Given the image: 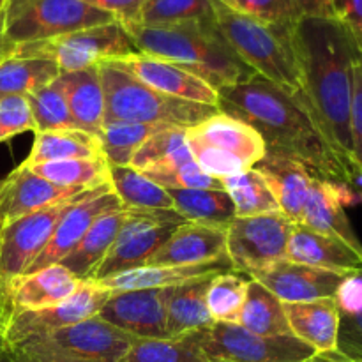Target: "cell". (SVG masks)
Returning <instances> with one entry per match:
<instances>
[{"mask_svg":"<svg viewBox=\"0 0 362 362\" xmlns=\"http://www.w3.org/2000/svg\"><path fill=\"white\" fill-rule=\"evenodd\" d=\"M218 110L250 124L269 152L300 163L313 177L349 187L356 170L332 147L304 92H288L262 76L218 90Z\"/></svg>","mask_w":362,"mask_h":362,"instance_id":"1","label":"cell"},{"mask_svg":"<svg viewBox=\"0 0 362 362\" xmlns=\"http://www.w3.org/2000/svg\"><path fill=\"white\" fill-rule=\"evenodd\" d=\"M303 92L332 147L346 163L352 158L350 106L354 69L362 52L332 16H300L293 27Z\"/></svg>","mask_w":362,"mask_h":362,"instance_id":"2","label":"cell"},{"mask_svg":"<svg viewBox=\"0 0 362 362\" xmlns=\"http://www.w3.org/2000/svg\"><path fill=\"white\" fill-rule=\"evenodd\" d=\"M122 27L133 39L138 52L177 64L216 90L246 83L258 76L230 48L216 20L163 27L122 23Z\"/></svg>","mask_w":362,"mask_h":362,"instance_id":"3","label":"cell"},{"mask_svg":"<svg viewBox=\"0 0 362 362\" xmlns=\"http://www.w3.org/2000/svg\"><path fill=\"white\" fill-rule=\"evenodd\" d=\"M98 71L105 92V124L134 122L189 129L219 112L218 106L161 94L115 60L98 64Z\"/></svg>","mask_w":362,"mask_h":362,"instance_id":"4","label":"cell"},{"mask_svg":"<svg viewBox=\"0 0 362 362\" xmlns=\"http://www.w3.org/2000/svg\"><path fill=\"white\" fill-rule=\"evenodd\" d=\"M214 2L216 25L230 48L258 76L288 92H303L299 62L293 45V27L272 25L244 16Z\"/></svg>","mask_w":362,"mask_h":362,"instance_id":"5","label":"cell"},{"mask_svg":"<svg viewBox=\"0 0 362 362\" xmlns=\"http://www.w3.org/2000/svg\"><path fill=\"white\" fill-rule=\"evenodd\" d=\"M186 144L194 163L216 179L255 168L267 152L257 129L223 112L186 129Z\"/></svg>","mask_w":362,"mask_h":362,"instance_id":"6","label":"cell"},{"mask_svg":"<svg viewBox=\"0 0 362 362\" xmlns=\"http://www.w3.org/2000/svg\"><path fill=\"white\" fill-rule=\"evenodd\" d=\"M110 21L117 20L81 0H7L4 9V28L14 45L48 41Z\"/></svg>","mask_w":362,"mask_h":362,"instance_id":"7","label":"cell"},{"mask_svg":"<svg viewBox=\"0 0 362 362\" xmlns=\"http://www.w3.org/2000/svg\"><path fill=\"white\" fill-rule=\"evenodd\" d=\"M138 48L120 21L81 28L48 41L18 45L14 55L41 57L59 66L60 73L87 69L106 60H120L136 55Z\"/></svg>","mask_w":362,"mask_h":362,"instance_id":"8","label":"cell"},{"mask_svg":"<svg viewBox=\"0 0 362 362\" xmlns=\"http://www.w3.org/2000/svg\"><path fill=\"white\" fill-rule=\"evenodd\" d=\"M200 345L209 361L225 362H304L317 354L293 334L260 336L223 322L202 329Z\"/></svg>","mask_w":362,"mask_h":362,"instance_id":"9","label":"cell"},{"mask_svg":"<svg viewBox=\"0 0 362 362\" xmlns=\"http://www.w3.org/2000/svg\"><path fill=\"white\" fill-rule=\"evenodd\" d=\"M186 219L175 211H136L131 209L119 235L105 260L92 274V281L140 269L168 240L173 230Z\"/></svg>","mask_w":362,"mask_h":362,"instance_id":"10","label":"cell"},{"mask_svg":"<svg viewBox=\"0 0 362 362\" xmlns=\"http://www.w3.org/2000/svg\"><path fill=\"white\" fill-rule=\"evenodd\" d=\"M110 296L112 292L87 279L81 281L76 292L62 303L35 311H11L4 320V346L9 349L20 343L45 338L53 331L95 317Z\"/></svg>","mask_w":362,"mask_h":362,"instance_id":"11","label":"cell"},{"mask_svg":"<svg viewBox=\"0 0 362 362\" xmlns=\"http://www.w3.org/2000/svg\"><path fill=\"white\" fill-rule=\"evenodd\" d=\"M87 191L60 204L30 212L0 228V296L4 297L7 286L27 272L32 262L52 239L57 223L60 221L66 209Z\"/></svg>","mask_w":362,"mask_h":362,"instance_id":"12","label":"cell"},{"mask_svg":"<svg viewBox=\"0 0 362 362\" xmlns=\"http://www.w3.org/2000/svg\"><path fill=\"white\" fill-rule=\"evenodd\" d=\"M293 226L283 212L233 218L226 225V257L232 267L251 272L286 258Z\"/></svg>","mask_w":362,"mask_h":362,"instance_id":"13","label":"cell"},{"mask_svg":"<svg viewBox=\"0 0 362 362\" xmlns=\"http://www.w3.org/2000/svg\"><path fill=\"white\" fill-rule=\"evenodd\" d=\"M120 207H124V205L113 193L112 184H105V186H98L87 191L83 197L78 198L66 209L60 221L57 223L52 239L48 240L45 250L39 253V257L32 262L25 274H32V272H37L41 269L49 267V265L59 264L66 255H69L76 247V244L83 239L88 228L101 216L117 211Z\"/></svg>","mask_w":362,"mask_h":362,"instance_id":"14","label":"cell"},{"mask_svg":"<svg viewBox=\"0 0 362 362\" xmlns=\"http://www.w3.org/2000/svg\"><path fill=\"white\" fill-rule=\"evenodd\" d=\"M134 336L95 317L53 331L45 338L32 339L49 349L87 362H119L134 343Z\"/></svg>","mask_w":362,"mask_h":362,"instance_id":"15","label":"cell"},{"mask_svg":"<svg viewBox=\"0 0 362 362\" xmlns=\"http://www.w3.org/2000/svg\"><path fill=\"white\" fill-rule=\"evenodd\" d=\"M247 274L274 293L281 303H310L334 297L343 279L349 276L346 272L296 264L286 258Z\"/></svg>","mask_w":362,"mask_h":362,"instance_id":"16","label":"cell"},{"mask_svg":"<svg viewBox=\"0 0 362 362\" xmlns=\"http://www.w3.org/2000/svg\"><path fill=\"white\" fill-rule=\"evenodd\" d=\"M98 317L134 338H168L165 288L112 292Z\"/></svg>","mask_w":362,"mask_h":362,"instance_id":"17","label":"cell"},{"mask_svg":"<svg viewBox=\"0 0 362 362\" xmlns=\"http://www.w3.org/2000/svg\"><path fill=\"white\" fill-rule=\"evenodd\" d=\"M226 226L184 221L173 230L165 244L152 255L144 267L163 265H202L225 260Z\"/></svg>","mask_w":362,"mask_h":362,"instance_id":"18","label":"cell"},{"mask_svg":"<svg viewBox=\"0 0 362 362\" xmlns=\"http://www.w3.org/2000/svg\"><path fill=\"white\" fill-rule=\"evenodd\" d=\"M115 62L161 94L184 101L200 103V105L218 106V90L177 64L145 53H136Z\"/></svg>","mask_w":362,"mask_h":362,"instance_id":"19","label":"cell"},{"mask_svg":"<svg viewBox=\"0 0 362 362\" xmlns=\"http://www.w3.org/2000/svg\"><path fill=\"white\" fill-rule=\"evenodd\" d=\"M83 191L87 189L57 186L35 175L25 165L18 166L6 180L0 182V225L4 226L39 209L69 200Z\"/></svg>","mask_w":362,"mask_h":362,"instance_id":"20","label":"cell"},{"mask_svg":"<svg viewBox=\"0 0 362 362\" xmlns=\"http://www.w3.org/2000/svg\"><path fill=\"white\" fill-rule=\"evenodd\" d=\"M346 205H356L352 191L343 184L313 179L300 225L317 233L336 237L362 253V244L346 216Z\"/></svg>","mask_w":362,"mask_h":362,"instance_id":"21","label":"cell"},{"mask_svg":"<svg viewBox=\"0 0 362 362\" xmlns=\"http://www.w3.org/2000/svg\"><path fill=\"white\" fill-rule=\"evenodd\" d=\"M80 279L55 264L14 279L4 292L6 315L11 311H35L53 306L73 296Z\"/></svg>","mask_w":362,"mask_h":362,"instance_id":"22","label":"cell"},{"mask_svg":"<svg viewBox=\"0 0 362 362\" xmlns=\"http://www.w3.org/2000/svg\"><path fill=\"white\" fill-rule=\"evenodd\" d=\"M255 170L262 173L283 214L293 225H300L311 182L317 177L311 175L300 163L269 151L265 152L264 159L257 163Z\"/></svg>","mask_w":362,"mask_h":362,"instance_id":"23","label":"cell"},{"mask_svg":"<svg viewBox=\"0 0 362 362\" xmlns=\"http://www.w3.org/2000/svg\"><path fill=\"white\" fill-rule=\"evenodd\" d=\"M286 260L336 272L362 271V253L336 237L317 233L303 225H296L286 244Z\"/></svg>","mask_w":362,"mask_h":362,"instance_id":"24","label":"cell"},{"mask_svg":"<svg viewBox=\"0 0 362 362\" xmlns=\"http://www.w3.org/2000/svg\"><path fill=\"white\" fill-rule=\"evenodd\" d=\"M283 310L292 334L315 352H334L338 349L339 310L334 297L310 303H283Z\"/></svg>","mask_w":362,"mask_h":362,"instance_id":"25","label":"cell"},{"mask_svg":"<svg viewBox=\"0 0 362 362\" xmlns=\"http://www.w3.org/2000/svg\"><path fill=\"white\" fill-rule=\"evenodd\" d=\"M233 271L228 258L202 265H163V267H140L122 274L112 276L103 281H95L101 288L108 292H124V290L144 288H168V286L182 285L193 279H204L218 276L221 272Z\"/></svg>","mask_w":362,"mask_h":362,"instance_id":"26","label":"cell"},{"mask_svg":"<svg viewBox=\"0 0 362 362\" xmlns=\"http://www.w3.org/2000/svg\"><path fill=\"white\" fill-rule=\"evenodd\" d=\"M212 278L193 279L165 288L168 338H179L187 332L202 331L216 324L207 308V290Z\"/></svg>","mask_w":362,"mask_h":362,"instance_id":"27","label":"cell"},{"mask_svg":"<svg viewBox=\"0 0 362 362\" xmlns=\"http://www.w3.org/2000/svg\"><path fill=\"white\" fill-rule=\"evenodd\" d=\"M131 209L120 207L117 211L101 216L94 225L88 228L83 239L76 244L69 255L59 262V265L66 267L80 281H87L92 278L95 269L105 260L106 253L112 247L113 240L119 235L120 228L126 223Z\"/></svg>","mask_w":362,"mask_h":362,"instance_id":"28","label":"cell"},{"mask_svg":"<svg viewBox=\"0 0 362 362\" xmlns=\"http://www.w3.org/2000/svg\"><path fill=\"white\" fill-rule=\"evenodd\" d=\"M59 78L78 129L99 136L105 124V92L98 66L73 73H60Z\"/></svg>","mask_w":362,"mask_h":362,"instance_id":"29","label":"cell"},{"mask_svg":"<svg viewBox=\"0 0 362 362\" xmlns=\"http://www.w3.org/2000/svg\"><path fill=\"white\" fill-rule=\"evenodd\" d=\"M66 159H105L99 136L81 129H59L35 133L34 145L25 166Z\"/></svg>","mask_w":362,"mask_h":362,"instance_id":"30","label":"cell"},{"mask_svg":"<svg viewBox=\"0 0 362 362\" xmlns=\"http://www.w3.org/2000/svg\"><path fill=\"white\" fill-rule=\"evenodd\" d=\"M239 325L260 336L292 334L283 303L264 285L250 278Z\"/></svg>","mask_w":362,"mask_h":362,"instance_id":"31","label":"cell"},{"mask_svg":"<svg viewBox=\"0 0 362 362\" xmlns=\"http://www.w3.org/2000/svg\"><path fill=\"white\" fill-rule=\"evenodd\" d=\"M110 184L120 204L136 211H173L165 187L148 180L133 166H110Z\"/></svg>","mask_w":362,"mask_h":362,"instance_id":"32","label":"cell"},{"mask_svg":"<svg viewBox=\"0 0 362 362\" xmlns=\"http://www.w3.org/2000/svg\"><path fill=\"white\" fill-rule=\"evenodd\" d=\"M173 200V211L186 221L228 225L235 218V207L225 189H166Z\"/></svg>","mask_w":362,"mask_h":362,"instance_id":"33","label":"cell"},{"mask_svg":"<svg viewBox=\"0 0 362 362\" xmlns=\"http://www.w3.org/2000/svg\"><path fill=\"white\" fill-rule=\"evenodd\" d=\"M59 76L60 69L53 60L13 55L0 62V99L7 95H27Z\"/></svg>","mask_w":362,"mask_h":362,"instance_id":"34","label":"cell"},{"mask_svg":"<svg viewBox=\"0 0 362 362\" xmlns=\"http://www.w3.org/2000/svg\"><path fill=\"white\" fill-rule=\"evenodd\" d=\"M140 173L165 189H225L223 179L207 175L189 151L148 165Z\"/></svg>","mask_w":362,"mask_h":362,"instance_id":"35","label":"cell"},{"mask_svg":"<svg viewBox=\"0 0 362 362\" xmlns=\"http://www.w3.org/2000/svg\"><path fill=\"white\" fill-rule=\"evenodd\" d=\"M119 362H209L200 345V331L179 338H136Z\"/></svg>","mask_w":362,"mask_h":362,"instance_id":"36","label":"cell"},{"mask_svg":"<svg viewBox=\"0 0 362 362\" xmlns=\"http://www.w3.org/2000/svg\"><path fill=\"white\" fill-rule=\"evenodd\" d=\"M223 186L232 198L235 218H253L281 212L274 194L258 170L251 168L239 175L226 177L223 179Z\"/></svg>","mask_w":362,"mask_h":362,"instance_id":"37","label":"cell"},{"mask_svg":"<svg viewBox=\"0 0 362 362\" xmlns=\"http://www.w3.org/2000/svg\"><path fill=\"white\" fill-rule=\"evenodd\" d=\"M35 175L64 187H92L110 184V165L106 159H66L27 166Z\"/></svg>","mask_w":362,"mask_h":362,"instance_id":"38","label":"cell"},{"mask_svg":"<svg viewBox=\"0 0 362 362\" xmlns=\"http://www.w3.org/2000/svg\"><path fill=\"white\" fill-rule=\"evenodd\" d=\"M168 126H151L134 122H108L103 126L99 141L103 156L110 166H129L138 148L159 129Z\"/></svg>","mask_w":362,"mask_h":362,"instance_id":"39","label":"cell"},{"mask_svg":"<svg viewBox=\"0 0 362 362\" xmlns=\"http://www.w3.org/2000/svg\"><path fill=\"white\" fill-rule=\"evenodd\" d=\"M28 106L34 117L35 133L41 131H59V129H78L71 117L69 105H67L66 92H64L60 78L52 83L28 92Z\"/></svg>","mask_w":362,"mask_h":362,"instance_id":"40","label":"cell"},{"mask_svg":"<svg viewBox=\"0 0 362 362\" xmlns=\"http://www.w3.org/2000/svg\"><path fill=\"white\" fill-rule=\"evenodd\" d=\"M212 20H216L212 0H147L138 23L163 27Z\"/></svg>","mask_w":362,"mask_h":362,"instance_id":"41","label":"cell"},{"mask_svg":"<svg viewBox=\"0 0 362 362\" xmlns=\"http://www.w3.org/2000/svg\"><path fill=\"white\" fill-rule=\"evenodd\" d=\"M250 278L237 272H221L211 279L207 290V308L212 320L223 324H239L240 311L246 300Z\"/></svg>","mask_w":362,"mask_h":362,"instance_id":"42","label":"cell"},{"mask_svg":"<svg viewBox=\"0 0 362 362\" xmlns=\"http://www.w3.org/2000/svg\"><path fill=\"white\" fill-rule=\"evenodd\" d=\"M218 2L235 13L255 18L264 23L293 27L300 18L293 0H218Z\"/></svg>","mask_w":362,"mask_h":362,"instance_id":"43","label":"cell"},{"mask_svg":"<svg viewBox=\"0 0 362 362\" xmlns=\"http://www.w3.org/2000/svg\"><path fill=\"white\" fill-rule=\"evenodd\" d=\"M186 151H189L186 144V129H182V127H163L138 148L129 166L140 172V170L147 168L148 165H154V163Z\"/></svg>","mask_w":362,"mask_h":362,"instance_id":"44","label":"cell"},{"mask_svg":"<svg viewBox=\"0 0 362 362\" xmlns=\"http://www.w3.org/2000/svg\"><path fill=\"white\" fill-rule=\"evenodd\" d=\"M25 131H34L35 124L25 95H7L0 99V141Z\"/></svg>","mask_w":362,"mask_h":362,"instance_id":"45","label":"cell"},{"mask_svg":"<svg viewBox=\"0 0 362 362\" xmlns=\"http://www.w3.org/2000/svg\"><path fill=\"white\" fill-rule=\"evenodd\" d=\"M338 352L349 359L362 362V310L352 315L339 313Z\"/></svg>","mask_w":362,"mask_h":362,"instance_id":"46","label":"cell"},{"mask_svg":"<svg viewBox=\"0 0 362 362\" xmlns=\"http://www.w3.org/2000/svg\"><path fill=\"white\" fill-rule=\"evenodd\" d=\"M9 362H87L49 349L41 341H25L6 349Z\"/></svg>","mask_w":362,"mask_h":362,"instance_id":"47","label":"cell"},{"mask_svg":"<svg viewBox=\"0 0 362 362\" xmlns=\"http://www.w3.org/2000/svg\"><path fill=\"white\" fill-rule=\"evenodd\" d=\"M350 134H352V158L357 165L362 166V59L354 69Z\"/></svg>","mask_w":362,"mask_h":362,"instance_id":"48","label":"cell"},{"mask_svg":"<svg viewBox=\"0 0 362 362\" xmlns=\"http://www.w3.org/2000/svg\"><path fill=\"white\" fill-rule=\"evenodd\" d=\"M331 16L349 30L362 52V0H331Z\"/></svg>","mask_w":362,"mask_h":362,"instance_id":"49","label":"cell"},{"mask_svg":"<svg viewBox=\"0 0 362 362\" xmlns=\"http://www.w3.org/2000/svg\"><path fill=\"white\" fill-rule=\"evenodd\" d=\"M81 2L112 14L120 23H138L141 7L147 0H81Z\"/></svg>","mask_w":362,"mask_h":362,"instance_id":"50","label":"cell"},{"mask_svg":"<svg viewBox=\"0 0 362 362\" xmlns=\"http://www.w3.org/2000/svg\"><path fill=\"white\" fill-rule=\"evenodd\" d=\"M300 16H331V0H293Z\"/></svg>","mask_w":362,"mask_h":362,"instance_id":"51","label":"cell"},{"mask_svg":"<svg viewBox=\"0 0 362 362\" xmlns=\"http://www.w3.org/2000/svg\"><path fill=\"white\" fill-rule=\"evenodd\" d=\"M18 45H14L9 37L6 35V28H4V13H0V62L7 60L16 53Z\"/></svg>","mask_w":362,"mask_h":362,"instance_id":"52","label":"cell"},{"mask_svg":"<svg viewBox=\"0 0 362 362\" xmlns=\"http://www.w3.org/2000/svg\"><path fill=\"white\" fill-rule=\"evenodd\" d=\"M349 189L352 191L354 198H356V204H362V166L357 165L356 170L350 175Z\"/></svg>","mask_w":362,"mask_h":362,"instance_id":"53","label":"cell"},{"mask_svg":"<svg viewBox=\"0 0 362 362\" xmlns=\"http://www.w3.org/2000/svg\"><path fill=\"white\" fill-rule=\"evenodd\" d=\"M304 362H356L352 359H349L346 356H343L341 352L334 350V352H324V354H315L313 357H310L308 361Z\"/></svg>","mask_w":362,"mask_h":362,"instance_id":"54","label":"cell"},{"mask_svg":"<svg viewBox=\"0 0 362 362\" xmlns=\"http://www.w3.org/2000/svg\"><path fill=\"white\" fill-rule=\"evenodd\" d=\"M4 320H6V300L0 296V356L6 354V346H4Z\"/></svg>","mask_w":362,"mask_h":362,"instance_id":"55","label":"cell"},{"mask_svg":"<svg viewBox=\"0 0 362 362\" xmlns=\"http://www.w3.org/2000/svg\"><path fill=\"white\" fill-rule=\"evenodd\" d=\"M6 4H7V0H0V13H4V9H6Z\"/></svg>","mask_w":362,"mask_h":362,"instance_id":"56","label":"cell"},{"mask_svg":"<svg viewBox=\"0 0 362 362\" xmlns=\"http://www.w3.org/2000/svg\"><path fill=\"white\" fill-rule=\"evenodd\" d=\"M0 362H9V361H7L6 354H4V356H0Z\"/></svg>","mask_w":362,"mask_h":362,"instance_id":"57","label":"cell"},{"mask_svg":"<svg viewBox=\"0 0 362 362\" xmlns=\"http://www.w3.org/2000/svg\"><path fill=\"white\" fill-rule=\"evenodd\" d=\"M209 362H225V361H209Z\"/></svg>","mask_w":362,"mask_h":362,"instance_id":"58","label":"cell"},{"mask_svg":"<svg viewBox=\"0 0 362 362\" xmlns=\"http://www.w3.org/2000/svg\"><path fill=\"white\" fill-rule=\"evenodd\" d=\"M0 228H2V225H0Z\"/></svg>","mask_w":362,"mask_h":362,"instance_id":"59","label":"cell"}]
</instances>
